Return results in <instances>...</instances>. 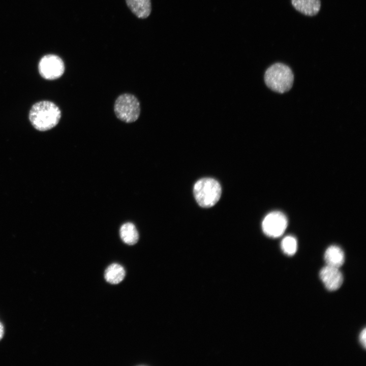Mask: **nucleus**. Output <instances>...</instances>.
Here are the masks:
<instances>
[{
  "label": "nucleus",
  "mask_w": 366,
  "mask_h": 366,
  "mask_svg": "<svg viewBox=\"0 0 366 366\" xmlns=\"http://www.w3.org/2000/svg\"><path fill=\"white\" fill-rule=\"evenodd\" d=\"M60 117L61 112L58 106L47 101L35 104L29 114V120L33 126L41 131L54 127L58 123Z\"/></svg>",
  "instance_id": "nucleus-1"
},
{
  "label": "nucleus",
  "mask_w": 366,
  "mask_h": 366,
  "mask_svg": "<svg viewBox=\"0 0 366 366\" xmlns=\"http://www.w3.org/2000/svg\"><path fill=\"white\" fill-rule=\"evenodd\" d=\"M294 75L291 68L282 63H276L269 66L264 74V81L272 91L282 94L292 87Z\"/></svg>",
  "instance_id": "nucleus-2"
},
{
  "label": "nucleus",
  "mask_w": 366,
  "mask_h": 366,
  "mask_svg": "<svg viewBox=\"0 0 366 366\" xmlns=\"http://www.w3.org/2000/svg\"><path fill=\"white\" fill-rule=\"evenodd\" d=\"M193 193L197 203L202 207L208 208L219 200L222 189L219 182L211 178H203L194 185Z\"/></svg>",
  "instance_id": "nucleus-3"
},
{
  "label": "nucleus",
  "mask_w": 366,
  "mask_h": 366,
  "mask_svg": "<svg viewBox=\"0 0 366 366\" xmlns=\"http://www.w3.org/2000/svg\"><path fill=\"white\" fill-rule=\"evenodd\" d=\"M114 110L116 117L120 120L133 123L137 120L140 115V103L135 96L124 94L115 100Z\"/></svg>",
  "instance_id": "nucleus-4"
},
{
  "label": "nucleus",
  "mask_w": 366,
  "mask_h": 366,
  "mask_svg": "<svg viewBox=\"0 0 366 366\" xmlns=\"http://www.w3.org/2000/svg\"><path fill=\"white\" fill-rule=\"evenodd\" d=\"M288 226V219L282 212L274 211L268 214L262 222L264 233L271 238L281 236Z\"/></svg>",
  "instance_id": "nucleus-5"
},
{
  "label": "nucleus",
  "mask_w": 366,
  "mask_h": 366,
  "mask_svg": "<svg viewBox=\"0 0 366 366\" xmlns=\"http://www.w3.org/2000/svg\"><path fill=\"white\" fill-rule=\"evenodd\" d=\"M38 69L42 77L47 80H54L63 75L65 71V65L58 56L47 54L41 59Z\"/></svg>",
  "instance_id": "nucleus-6"
},
{
  "label": "nucleus",
  "mask_w": 366,
  "mask_h": 366,
  "mask_svg": "<svg viewBox=\"0 0 366 366\" xmlns=\"http://www.w3.org/2000/svg\"><path fill=\"white\" fill-rule=\"evenodd\" d=\"M319 277L325 288L330 291L339 289L343 282V277L339 268L327 265L321 269Z\"/></svg>",
  "instance_id": "nucleus-7"
},
{
  "label": "nucleus",
  "mask_w": 366,
  "mask_h": 366,
  "mask_svg": "<svg viewBox=\"0 0 366 366\" xmlns=\"http://www.w3.org/2000/svg\"><path fill=\"white\" fill-rule=\"evenodd\" d=\"M291 4L295 10L308 16L316 15L321 5L320 0H291Z\"/></svg>",
  "instance_id": "nucleus-8"
},
{
  "label": "nucleus",
  "mask_w": 366,
  "mask_h": 366,
  "mask_svg": "<svg viewBox=\"0 0 366 366\" xmlns=\"http://www.w3.org/2000/svg\"><path fill=\"white\" fill-rule=\"evenodd\" d=\"M324 258L327 265L337 268L340 267L345 261L343 251L336 245L330 246L326 250Z\"/></svg>",
  "instance_id": "nucleus-9"
},
{
  "label": "nucleus",
  "mask_w": 366,
  "mask_h": 366,
  "mask_svg": "<svg viewBox=\"0 0 366 366\" xmlns=\"http://www.w3.org/2000/svg\"><path fill=\"white\" fill-rule=\"evenodd\" d=\"M132 12L139 18H146L151 11L150 0H126Z\"/></svg>",
  "instance_id": "nucleus-10"
},
{
  "label": "nucleus",
  "mask_w": 366,
  "mask_h": 366,
  "mask_svg": "<svg viewBox=\"0 0 366 366\" xmlns=\"http://www.w3.org/2000/svg\"><path fill=\"white\" fill-rule=\"evenodd\" d=\"M126 276L124 268L118 263L109 265L104 273L106 281L111 284H117L121 282Z\"/></svg>",
  "instance_id": "nucleus-11"
},
{
  "label": "nucleus",
  "mask_w": 366,
  "mask_h": 366,
  "mask_svg": "<svg viewBox=\"0 0 366 366\" xmlns=\"http://www.w3.org/2000/svg\"><path fill=\"white\" fill-rule=\"evenodd\" d=\"M119 234L122 240L129 245L135 244L139 239V234L136 227L131 223L123 224L120 228Z\"/></svg>",
  "instance_id": "nucleus-12"
},
{
  "label": "nucleus",
  "mask_w": 366,
  "mask_h": 366,
  "mask_svg": "<svg viewBox=\"0 0 366 366\" xmlns=\"http://www.w3.org/2000/svg\"><path fill=\"white\" fill-rule=\"evenodd\" d=\"M281 247L282 251L288 256L293 255L297 251L296 239L292 235L285 236L282 240Z\"/></svg>",
  "instance_id": "nucleus-13"
},
{
  "label": "nucleus",
  "mask_w": 366,
  "mask_h": 366,
  "mask_svg": "<svg viewBox=\"0 0 366 366\" xmlns=\"http://www.w3.org/2000/svg\"><path fill=\"white\" fill-rule=\"evenodd\" d=\"M359 341L362 347L365 349L366 348V329L364 328L359 335Z\"/></svg>",
  "instance_id": "nucleus-14"
},
{
  "label": "nucleus",
  "mask_w": 366,
  "mask_h": 366,
  "mask_svg": "<svg viewBox=\"0 0 366 366\" xmlns=\"http://www.w3.org/2000/svg\"><path fill=\"white\" fill-rule=\"evenodd\" d=\"M4 334V328L3 325L1 322H0V340L2 339L3 337Z\"/></svg>",
  "instance_id": "nucleus-15"
}]
</instances>
